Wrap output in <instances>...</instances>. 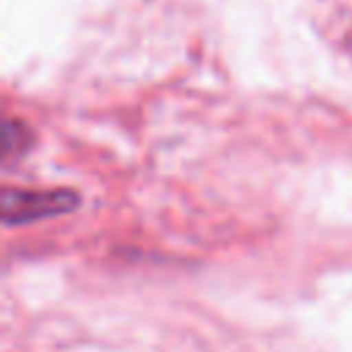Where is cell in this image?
Segmentation results:
<instances>
[{"label": "cell", "instance_id": "7a4b0ae2", "mask_svg": "<svg viewBox=\"0 0 352 352\" xmlns=\"http://www.w3.org/2000/svg\"><path fill=\"white\" fill-rule=\"evenodd\" d=\"M33 146V132L16 121L0 116V162H16Z\"/></svg>", "mask_w": 352, "mask_h": 352}, {"label": "cell", "instance_id": "6da1fadb", "mask_svg": "<svg viewBox=\"0 0 352 352\" xmlns=\"http://www.w3.org/2000/svg\"><path fill=\"white\" fill-rule=\"evenodd\" d=\"M80 204V195L72 190H0V223L22 226L55 214H66Z\"/></svg>", "mask_w": 352, "mask_h": 352}]
</instances>
